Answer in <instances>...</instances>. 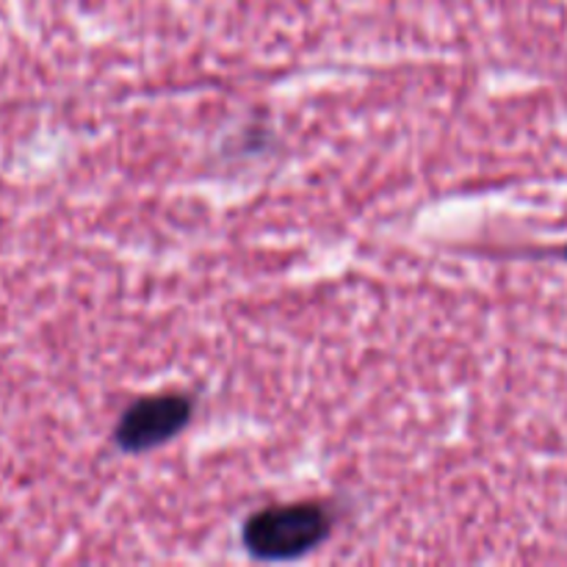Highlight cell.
<instances>
[{
	"label": "cell",
	"instance_id": "cell-1",
	"mask_svg": "<svg viewBox=\"0 0 567 567\" xmlns=\"http://www.w3.org/2000/svg\"><path fill=\"white\" fill-rule=\"evenodd\" d=\"M336 515L327 504L299 502L269 507L244 520L241 543L249 557L264 563H282L316 551L332 535Z\"/></svg>",
	"mask_w": 567,
	"mask_h": 567
},
{
	"label": "cell",
	"instance_id": "cell-2",
	"mask_svg": "<svg viewBox=\"0 0 567 567\" xmlns=\"http://www.w3.org/2000/svg\"><path fill=\"white\" fill-rule=\"evenodd\" d=\"M194 415V402L186 393H158L144 396L122 413L116 421L114 443L125 454H144L169 443L177 432L188 426Z\"/></svg>",
	"mask_w": 567,
	"mask_h": 567
},
{
	"label": "cell",
	"instance_id": "cell-3",
	"mask_svg": "<svg viewBox=\"0 0 567 567\" xmlns=\"http://www.w3.org/2000/svg\"><path fill=\"white\" fill-rule=\"evenodd\" d=\"M563 258H565V260H567V247H565V249H563Z\"/></svg>",
	"mask_w": 567,
	"mask_h": 567
}]
</instances>
